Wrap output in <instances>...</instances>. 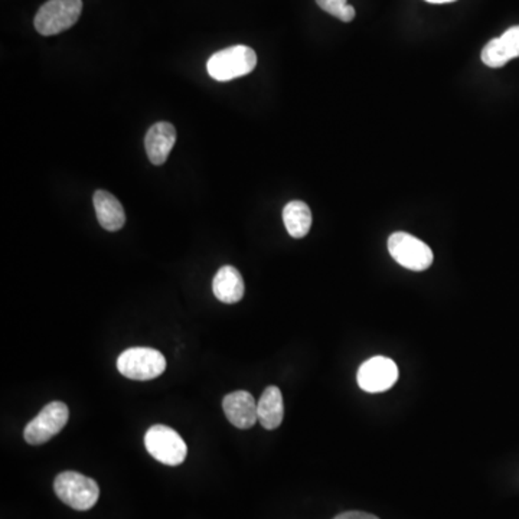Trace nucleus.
Returning a JSON list of instances; mask_svg holds the SVG:
<instances>
[{"mask_svg":"<svg viewBox=\"0 0 519 519\" xmlns=\"http://www.w3.org/2000/svg\"><path fill=\"white\" fill-rule=\"evenodd\" d=\"M54 490L59 501L76 511H88L100 497L97 482L78 472L59 473L55 478Z\"/></svg>","mask_w":519,"mask_h":519,"instance_id":"f03ea898","label":"nucleus"},{"mask_svg":"<svg viewBox=\"0 0 519 519\" xmlns=\"http://www.w3.org/2000/svg\"><path fill=\"white\" fill-rule=\"evenodd\" d=\"M519 57V26H512L501 37L489 40L482 51V61L490 68H501Z\"/></svg>","mask_w":519,"mask_h":519,"instance_id":"9d476101","label":"nucleus"},{"mask_svg":"<svg viewBox=\"0 0 519 519\" xmlns=\"http://www.w3.org/2000/svg\"><path fill=\"white\" fill-rule=\"evenodd\" d=\"M68 407L61 401H52L40 410L32 422L28 423L23 432L26 443L32 446L47 443L57 436L68 423Z\"/></svg>","mask_w":519,"mask_h":519,"instance_id":"0eeeda50","label":"nucleus"},{"mask_svg":"<svg viewBox=\"0 0 519 519\" xmlns=\"http://www.w3.org/2000/svg\"><path fill=\"white\" fill-rule=\"evenodd\" d=\"M174 143H176V130L171 123L160 121L153 124L145 138L146 153L150 162L157 166L164 165L171 155Z\"/></svg>","mask_w":519,"mask_h":519,"instance_id":"9b49d317","label":"nucleus"},{"mask_svg":"<svg viewBox=\"0 0 519 519\" xmlns=\"http://www.w3.org/2000/svg\"><path fill=\"white\" fill-rule=\"evenodd\" d=\"M93 202H94L98 222L103 228L112 233L123 228L126 214H124L121 201L117 200L113 193L107 192V191H95Z\"/></svg>","mask_w":519,"mask_h":519,"instance_id":"f8f14e48","label":"nucleus"},{"mask_svg":"<svg viewBox=\"0 0 519 519\" xmlns=\"http://www.w3.org/2000/svg\"><path fill=\"white\" fill-rule=\"evenodd\" d=\"M145 446L153 459L167 466L182 465L188 456V446L183 439L167 425H152L146 432Z\"/></svg>","mask_w":519,"mask_h":519,"instance_id":"39448f33","label":"nucleus"},{"mask_svg":"<svg viewBox=\"0 0 519 519\" xmlns=\"http://www.w3.org/2000/svg\"><path fill=\"white\" fill-rule=\"evenodd\" d=\"M320 9H324L329 15L338 18L342 22H351L355 19L356 12L348 0H317Z\"/></svg>","mask_w":519,"mask_h":519,"instance_id":"dca6fc26","label":"nucleus"},{"mask_svg":"<svg viewBox=\"0 0 519 519\" xmlns=\"http://www.w3.org/2000/svg\"><path fill=\"white\" fill-rule=\"evenodd\" d=\"M257 416L258 422L265 430H276L283 423V396L274 385L267 387L263 392L262 398L257 403Z\"/></svg>","mask_w":519,"mask_h":519,"instance_id":"4468645a","label":"nucleus"},{"mask_svg":"<svg viewBox=\"0 0 519 519\" xmlns=\"http://www.w3.org/2000/svg\"><path fill=\"white\" fill-rule=\"evenodd\" d=\"M83 11V0H48L35 16V30L51 37L69 30L78 22Z\"/></svg>","mask_w":519,"mask_h":519,"instance_id":"7ed1b4c3","label":"nucleus"},{"mask_svg":"<svg viewBox=\"0 0 519 519\" xmlns=\"http://www.w3.org/2000/svg\"><path fill=\"white\" fill-rule=\"evenodd\" d=\"M334 519H380L375 515H371L367 512L360 511H349L344 512V514H339L338 516H335Z\"/></svg>","mask_w":519,"mask_h":519,"instance_id":"f3484780","label":"nucleus"},{"mask_svg":"<svg viewBox=\"0 0 519 519\" xmlns=\"http://www.w3.org/2000/svg\"><path fill=\"white\" fill-rule=\"evenodd\" d=\"M117 370L129 380L149 381L164 374L166 370V360L157 349L138 346L126 349L119 356Z\"/></svg>","mask_w":519,"mask_h":519,"instance_id":"20e7f679","label":"nucleus"},{"mask_svg":"<svg viewBox=\"0 0 519 519\" xmlns=\"http://www.w3.org/2000/svg\"><path fill=\"white\" fill-rule=\"evenodd\" d=\"M425 2H429V4H452V2H456V0H425Z\"/></svg>","mask_w":519,"mask_h":519,"instance_id":"a211bd4d","label":"nucleus"},{"mask_svg":"<svg viewBox=\"0 0 519 519\" xmlns=\"http://www.w3.org/2000/svg\"><path fill=\"white\" fill-rule=\"evenodd\" d=\"M283 221L289 236L293 238H303L308 236L312 227L310 208L301 201H291L284 207Z\"/></svg>","mask_w":519,"mask_h":519,"instance_id":"2eb2a0df","label":"nucleus"},{"mask_svg":"<svg viewBox=\"0 0 519 519\" xmlns=\"http://www.w3.org/2000/svg\"><path fill=\"white\" fill-rule=\"evenodd\" d=\"M356 380L362 391L371 394L384 392L391 389L398 380V367L389 358L374 356L361 365Z\"/></svg>","mask_w":519,"mask_h":519,"instance_id":"6e6552de","label":"nucleus"},{"mask_svg":"<svg viewBox=\"0 0 519 519\" xmlns=\"http://www.w3.org/2000/svg\"><path fill=\"white\" fill-rule=\"evenodd\" d=\"M222 408L227 418L237 429H251L258 422L257 403L247 391L229 392L222 399Z\"/></svg>","mask_w":519,"mask_h":519,"instance_id":"1a4fd4ad","label":"nucleus"},{"mask_svg":"<svg viewBox=\"0 0 519 519\" xmlns=\"http://www.w3.org/2000/svg\"><path fill=\"white\" fill-rule=\"evenodd\" d=\"M255 66L257 54L247 45H234L215 52L207 62L208 74L217 81H231L247 76L255 71Z\"/></svg>","mask_w":519,"mask_h":519,"instance_id":"f257e3e1","label":"nucleus"},{"mask_svg":"<svg viewBox=\"0 0 519 519\" xmlns=\"http://www.w3.org/2000/svg\"><path fill=\"white\" fill-rule=\"evenodd\" d=\"M212 291H214L215 298L222 303H227V305L238 303L246 291L241 273L233 265H224L212 280Z\"/></svg>","mask_w":519,"mask_h":519,"instance_id":"ddd939ff","label":"nucleus"},{"mask_svg":"<svg viewBox=\"0 0 519 519\" xmlns=\"http://www.w3.org/2000/svg\"><path fill=\"white\" fill-rule=\"evenodd\" d=\"M389 251L399 265L411 272H425L432 265L434 258L427 244L403 231L389 236Z\"/></svg>","mask_w":519,"mask_h":519,"instance_id":"423d86ee","label":"nucleus"}]
</instances>
